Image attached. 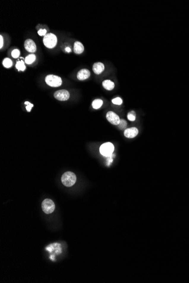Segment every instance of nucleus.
<instances>
[{"label":"nucleus","instance_id":"obj_1","mask_svg":"<svg viewBox=\"0 0 189 283\" xmlns=\"http://www.w3.org/2000/svg\"><path fill=\"white\" fill-rule=\"evenodd\" d=\"M77 181V177L75 174L70 171H67L64 173L61 178L62 184L67 187H72L75 184Z\"/></svg>","mask_w":189,"mask_h":283},{"label":"nucleus","instance_id":"obj_2","mask_svg":"<svg viewBox=\"0 0 189 283\" xmlns=\"http://www.w3.org/2000/svg\"><path fill=\"white\" fill-rule=\"evenodd\" d=\"M43 43L48 48H53L57 43V38L53 33H47L43 38Z\"/></svg>","mask_w":189,"mask_h":283},{"label":"nucleus","instance_id":"obj_3","mask_svg":"<svg viewBox=\"0 0 189 283\" xmlns=\"http://www.w3.org/2000/svg\"><path fill=\"white\" fill-rule=\"evenodd\" d=\"M47 84L52 87H58L61 86L62 81L60 77L55 75H48L45 79Z\"/></svg>","mask_w":189,"mask_h":283},{"label":"nucleus","instance_id":"obj_4","mask_svg":"<svg viewBox=\"0 0 189 283\" xmlns=\"http://www.w3.org/2000/svg\"><path fill=\"white\" fill-rule=\"evenodd\" d=\"M43 211L47 214L52 213L55 209V205L53 201L50 199H44L42 204Z\"/></svg>","mask_w":189,"mask_h":283},{"label":"nucleus","instance_id":"obj_5","mask_svg":"<svg viewBox=\"0 0 189 283\" xmlns=\"http://www.w3.org/2000/svg\"><path fill=\"white\" fill-rule=\"evenodd\" d=\"M115 147L111 143H106L101 145L100 148V153L105 157L110 156L113 153Z\"/></svg>","mask_w":189,"mask_h":283},{"label":"nucleus","instance_id":"obj_6","mask_svg":"<svg viewBox=\"0 0 189 283\" xmlns=\"http://www.w3.org/2000/svg\"><path fill=\"white\" fill-rule=\"evenodd\" d=\"M54 97L55 99L59 101H67L70 97V93L66 90L62 89V90H58L55 92Z\"/></svg>","mask_w":189,"mask_h":283},{"label":"nucleus","instance_id":"obj_7","mask_svg":"<svg viewBox=\"0 0 189 283\" xmlns=\"http://www.w3.org/2000/svg\"><path fill=\"white\" fill-rule=\"evenodd\" d=\"M106 118L107 120L109 121L110 123L113 125H118L120 122V119L118 115L116 114L113 111H109L106 115Z\"/></svg>","mask_w":189,"mask_h":283},{"label":"nucleus","instance_id":"obj_8","mask_svg":"<svg viewBox=\"0 0 189 283\" xmlns=\"http://www.w3.org/2000/svg\"><path fill=\"white\" fill-rule=\"evenodd\" d=\"M25 48L27 52L34 53L36 51V45L35 42L31 39H27L24 44Z\"/></svg>","mask_w":189,"mask_h":283},{"label":"nucleus","instance_id":"obj_9","mask_svg":"<svg viewBox=\"0 0 189 283\" xmlns=\"http://www.w3.org/2000/svg\"><path fill=\"white\" fill-rule=\"evenodd\" d=\"M139 133L138 128L136 127H131L127 128L124 131V135L128 139H132L136 137Z\"/></svg>","mask_w":189,"mask_h":283},{"label":"nucleus","instance_id":"obj_10","mask_svg":"<svg viewBox=\"0 0 189 283\" xmlns=\"http://www.w3.org/2000/svg\"><path fill=\"white\" fill-rule=\"evenodd\" d=\"M91 75L90 71L88 69H82L77 73V78L80 80H84L90 78Z\"/></svg>","mask_w":189,"mask_h":283},{"label":"nucleus","instance_id":"obj_11","mask_svg":"<svg viewBox=\"0 0 189 283\" xmlns=\"http://www.w3.org/2000/svg\"><path fill=\"white\" fill-rule=\"evenodd\" d=\"M105 67L104 64L101 62H96L93 64L92 70L95 73L99 75L100 74L101 72H103Z\"/></svg>","mask_w":189,"mask_h":283},{"label":"nucleus","instance_id":"obj_12","mask_svg":"<svg viewBox=\"0 0 189 283\" xmlns=\"http://www.w3.org/2000/svg\"><path fill=\"white\" fill-rule=\"evenodd\" d=\"M84 46L80 41H75L74 45V52L75 54H80L84 51Z\"/></svg>","mask_w":189,"mask_h":283},{"label":"nucleus","instance_id":"obj_13","mask_svg":"<svg viewBox=\"0 0 189 283\" xmlns=\"http://www.w3.org/2000/svg\"><path fill=\"white\" fill-rule=\"evenodd\" d=\"M102 85L105 89L112 90L115 88V83L110 80H105L103 82Z\"/></svg>","mask_w":189,"mask_h":283},{"label":"nucleus","instance_id":"obj_14","mask_svg":"<svg viewBox=\"0 0 189 283\" xmlns=\"http://www.w3.org/2000/svg\"><path fill=\"white\" fill-rule=\"evenodd\" d=\"M103 101L101 100L96 99V100H95L92 102V106L93 108H95V109H98V108L101 107V106L103 105Z\"/></svg>","mask_w":189,"mask_h":283},{"label":"nucleus","instance_id":"obj_15","mask_svg":"<svg viewBox=\"0 0 189 283\" xmlns=\"http://www.w3.org/2000/svg\"><path fill=\"white\" fill-rule=\"evenodd\" d=\"M36 55L35 54H30L28 56H27L26 58H25V62L27 64L31 65L34 62H35V60H36Z\"/></svg>","mask_w":189,"mask_h":283},{"label":"nucleus","instance_id":"obj_16","mask_svg":"<svg viewBox=\"0 0 189 283\" xmlns=\"http://www.w3.org/2000/svg\"><path fill=\"white\" fill-rule=\"evenodd\" d=\"M16 68L19 71H25L26 69V66H25V63L23 60H20L17 62L16 63Z\"/></svg>","mask_w":189,"mask_h":283},{"label":"nucleus","instance_id":"obj_17","mask_svg":"<svg viewBox=\"0 0 189 283\" xmlns=\"http://www.w3.org/2000/svg\"><path fill=\"white\" fill-rule=\"evenodd\" d=\"M2 64L4 65V66L6 68H10L12 66V60L11 59L9 58H5L4 60H3V62H2Z\"/></svg>","mask_w":189,"mask_h":283},{"label":"nucleus","instance_id":"obj_18","mask_svg":"<svg viewBox=\"0 0 189 283\" xmlns=\"http://www.w3.org/2000/svg\"><path fill=\"white\" fill-rule=\"evenodd\" d=\"M128 118L129 121H134L136 119V115H135V111H131L129 112L128 114Z\"/></svg>","mask_w":189,"mask_h":283},{"label":"nucleus","instance_id":"obj_19","mask_svg":"<svg viewBox=\"0 0 189 283\" xmlns=\"http://www.w3.org/2000/svg\"><path fill=\"white\" fill-rule=\"evenodd\" d=\"M118 127L120 128V129H124L125 128L126 126H127V122L124 119H121L120 120V122L119 123V124L118 125Z\"/></svg>","mask_w":189,"mask_h":283},{"label":"nucleus","instance_id":"obj_20","mask_svg":"<svg viewBox=\"0 0 189 283\" xmlns=\"http://www.w3.org/2000/svg\"><path fill=\"white\" fill-rule=\"evenodd\" d=\"M112 102L113 104L117 105H121L122 103V100L120 98V97H117L112 100Z\"/></svg>","mask_w":189,"mask_h":283},{"label":"nucleus","instance_id":"obj_21","mask_svg":"<svg viewBox=\"0 0 189 283\" xmlns=\"http://www.w3.org/2000/svg\"><path fill=\"white\" fill-rule=\"evenodd\" d=\"M20 55V51L18 49H14L13 50L12 52V57L14 58H17Z\"/></svg>","mask_w":189,"mask_h":283},{"label":"nucleus","instance_id":"obj_22","mask_svg":"<svg viewBox=\"0 0 189 283\" xmlns=\"http://www.w3.org/2000/svg\"><path fill=\"white\" fill-rule=\"evenodd\" d=\"M25 104L27 105L26 107V108L27 109V111H28V112H30L31 110V108H33V106H34V105L32 104V103H29V102H28V101L25 102Z\"/></svg>","mask_w":189,"mask_h":283},{"label":"nucleus","instance_id":"obj_23","mask_svg":"<svg viewBox=\"0 0 189 283\" xmlns=\"http://www.w3.org/2000/svg\"><path fill=\"white\" fill-rule=\"evenodd\" d=\"M37 33L40 36H45L47 35V30L45 29H41V30L38 31Z\"/></svg>","mask_w":189,"mask_h":283},{"label":"nucleus","instance_id":"obj_24","mask_svg":"<svg viewBox=\"0 0 189 283\" xmlns=\"http://www.w3.org/2000/svg\"><path fill=\"white\" fill-rule=\"evenodd\" d=\"M0 40H1V45H0V48L1 49L3 47L4 45V38L2 35L0 36Z\"/></svg>","mask_w":189,"mask_h":283},{"label":"nucleus","instance_id":"obj_25","mask_svg":"<svg viewBox=\"0 0 189 283\" xmlns=\"http://www.w3.org/2000/svg\"><path fill=\"white\" fill-rule=\"evenodd\" d=\"M65 50H66V52L69 53V52H71V49L69 47H67V48H65Z\"/></svg>","mask_w":189,"mask_h":283}]
</instances>
